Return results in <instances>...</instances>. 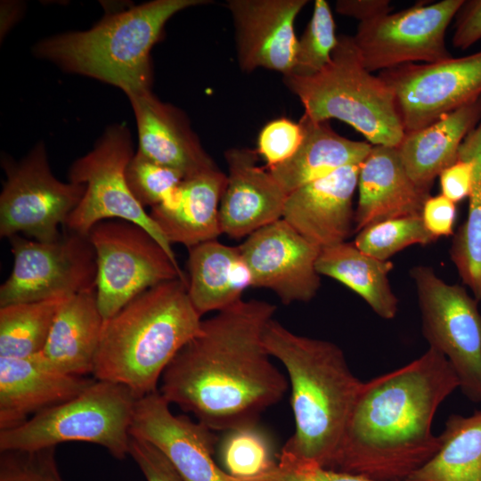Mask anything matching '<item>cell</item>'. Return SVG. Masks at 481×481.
<instances>
[{"mask_svg":"<svg viewBox=\"0 0 481 481\" xmlns=\"http://www.w3.org/2000/svg\"><path fill=\"white\" fill-rule=\"evenodd\" d=\"M275 312L269 302L240 299L202 321L164 371L160 395L211 430L256 424L288 389L263 339Z\"/></svg>","mask_w":481,"mask_h":481,"instance_id":"cell-1","label":"cell"},{"mask_svg":"<svg viewBox=\"0 0 481 481\" xmlns=\"http://www.w3.org/2000/svg\"><path fill=\"white\" fill-rule=\"evenodd\" d=\"M459 387L448 360L431 347L363 382L328 469L376 481H407L438 450L434 417Z\"/></svg>","mask_w":481,"mask_h":481,"instance_id":"cell-2","label":"cell"},{"mask_svg":"<svg viewBox=\"0 0 481 481\" xmlns=\"http://www.w3.org/2000/svg\"><path fill=\"white\" fill-rule=\"evenodd\" d=\"M264 345L289 376L295 431L278 461L328 468L342 438L362 381L333 342L298 335L273 318Z\"/></svg>","mask_w":481,"mask_h":481,"instance_id":"cell-3","label":"cell"},{"mask_svg":"<svg viewBox=\"0 0 481 481\" xmlns=\"http://www.w3.org/2000/svg\"><path fill=\"white\" fill-rule=\"evenodd\" d=\"M201 322L183 280L148 289L104 321L94 379L122 384L137 399L157 392L164 371Z\"/></svg>","mask_w":481,"mask_h":481,"instance_id":"cell-4","label":"cell"},{"mask_svg":"<svg viewBox=\"0 0 481 481\" xmlns=\"http://www.w3.org/2000/svg\"><path fill=\"white\" fill-rule=\"evenodd\" d=\"M206 0H154L105 16L87 30L57 34L33 47L37 57L61 69L121 89L127 97L151 91V51L165 24Z\"/></svg>","mask_w":481,"mask_h":481,"instance_id":"cell-5","label":"cell"},{"mask_svg":"<svg viewBox=\"0 0 481 481\" xmlns=\"http://www.w3.org/2000/svg\"><path fill=\"white\" fill-rule=\"evenodd\" d=\"M283 82L313 120H341L371 145L397 147L404 136L392 90L364 67L353 37H338L330 62L318 73L288 74Z\"/></svg>","mask_w":481,"mask_h":481,"instance_id":"cell-6","label":"cell"},{"mask_svg":"<svg viewBox=\"0 0 481 481\" xmlns=\"http://www.w3.org/2000/svg\"><path fill=\"white\" fill-rule=\"evenodd\" d=\"M137 401L126 386L94 381L77 396L45 409L21 425L0 431V452L36 451L65 442H86L123 460Z\"/></svg>","mask_w":481,"mask_h":481,"instance_id":"cell-7","label":"cell"},{"mask_svg":"<svg viewBox=\"0 0 481 481\" xmlns=\"http://www.w3.org/2000/svg\"><path fill=\"white\" fill-rule=\"evenodd\" d=\"M134 154L129 129L115 124L104 131L92 151L73 162L69 180L86 185V191L64 226L87 236L102 221L119 219L136 224L151 233L179 266L172 245L128 187L126 169Z\"/></svg>","mask_w":481,"mask_h":481,"instance_id":"cell-8","label":"cell"},{"mask_svg":"<svg viewBox=\"0 0 481 481\" xmlns=\"http://www.w3.org/2000/svg\"><path fill=\"white\" fill-rule=\"evenodd\" d=\"M87 237L96 256L95 293L104 321L153 286L178 278L188 282L159 241L136 224L102 221Z\"/></svg>","mask_w":481,"mask_h":481,"instance_id":"cell-9","label":"cell"},{"mask_svg":"<svg viewBox=\"0 0 481 481\" xmlns=\"http://www.w3.org/2000/svg\"><path fill=\"white\" fill-rule=\"evenodd\" d=\"M429 347L453 368L461 393L481 403V313L479 302L459 284H449L428 265L411 268Z\"/></svg>","mask_w":481,"mask_h":481,"instance_id":"cell-10","label":"cell"},{"mask_svg":"<svg viewBox=\"0 0 481 481\" xmlns=\"http://www.w3.org/2000/svg\"><path fill=\"white\" fill-rule=\"evenodd\" d=\"M6 180L0 195V236L23 233L52 242L79 204L86 185L59 181L51 172L46 149L38 143L18 163L3 159Z\"/></svg>","mask_w":481,"mask_h":481,"instance_id":"cell-11","label":"cell"},{"mask_svg":"<svg viewBox=\"0 0 481 481\" xmlns=\"http://www.w3.org/2000/svg\"><path fill=\"white\" fill-rule=\"evenodd\" d=\"M14 263L0 287V306L95 289L96 256L86 235L69 231L52 242L9 238Z\"/></svg>","mask_w":481,"mask_h":481,"instance_id":"cell-12","label":"cell"},{"mask_svg":"<svg viewBox=\"0 0 481 481\" xmlns=\"http://www.w3.org/2000/svg\"><path fill=\"white\" fill-rule=\"evenodd\" d=\"M464 0H443L360 22L353 40L370 71L452 58L444 36Z\"/></svg>","mask_w":481,"mask_h":481,"instance_id":"cell-13","label":"cell"},{"mask_svg":"<svg viewBox=\"0 0 481 481\" xmlns=\"http://www.w3.org/2000/svg\"><path fill=\"white\" fill-rule=\"evenodd\" d=\"M392 90L404 134L421 129L481 95V51L380 71Z\"/></svg>","mask_w":481,"mask_h":481,"instance_id":"cell-14","label":"cell"},{"mask_svg":"<svg viewBox=\"0 0 481 481\" xmlns=\"http://www.w3.org/2000/svg\"><path fill=\"white\" fill-rule=\"evenodd\" d=\"M251 287L273 291L281 303L308 302L317 294L321 249L281 218L254 232L239 246Z\"/></svg>","mask_w":481,"mask_h":481,"instance_id":"cell-15","label":"cell"},{"mask_svg":"<svg viewBox=\"0 0 481 481\" xmlns=\"http://www.w3.org/2000/svg\"><path fill=\"white\" fill-rule=\"evenodd\" d=\"M159 391L137 399L130 426L132 436L155 445L185 481H229L213 459L212 430L184 415H174Z\"/></svg>","mask_w":481,"mask_h":481,"instance_id":"cell-16","label":"cell"},{"mask_svg":"<svg viewBox=\"0 0 481 481\" xmlns=\"http://www.w3.org/2000/svg\"><path fill=\"white\" fill-rule=\"evenodd\" d=\"M307 0H228L240 68L291 72L298 44L294 21Z\"/></svg>","mask_w":481,"mask_h":481,"instance_id":"cell-17","label":"cell"},{"mask_svg":"<svg viewBox=\"0 0 481 481\" xmlns=\"http://www.w3.org/2000/svg\"><path fill=\"white\" fill-rule=\"evenodd\" d=\"M360 166L339 168L289 193L282 219L320 249L345 242L355 232Z\"/></svg>","mask_w":481,"mask_h":481,"instance_id":"cell-18","label":"cell"},{"mask_svg":"<svg viewBox=\"0 0 481 481\" xmlns=\"http://www.w3.org/2000/svg\"><path fill=\"white\" fill-rule=\"evenodd\" d=\"M224 157L228 174L219 206L222 233L248 237L282 218L288 194L269 170L257 165V151L232 148Z\"/></svg>","mask_w":481,"mask_h":481,"instance_id":"cell-19","label":"cell"},{"mask_svg":"<svg viewBox=\"0 0 481 481\" xmlns=\"http://www.w3.org/2000/svg\"><path fill=\"white\" fill-rule=\"evenodd\" d=\"M94 379L61 372L36 354L0 357V431L77 396Z\"/></svg>","mask_w":481,"mask_h":481,"instance_id":"cell-20","label":"cell"},{"mask_svg":"<svg viewBox=\"0 0 481 481\" xmlns=\"http://www.w3.org/2000/svg\"><path fill=\"white\" fill-rule=\"evenodd\" d=\"M138 133V152L184 178L216 168L183 113L151 91L128 97Z\"/></svg>","mask_w":481,"mask_h":481,"instance_id":"cell-21","label":"cell"},{"mask_svg":"<svg viewBox=\"0 0 481 481\" xmlns=\"http://www.w3.org/2000/svg\"><path fill=\"white\" fill-rule=\"evenodd\" d=\"M355 232L374 224L404 216H421L430 191L408 175L397 147L372 145L360 166Z\"/></svg>","mask_w":481,"mask_h":481,"instance_id":"cell-22","label":"cell"},{"mask_svg":"<svg viewBox=\"0 0 481 481\" xmlns=\"http://www.w3.org/2000/svg\"><path fill=\"white\" fill-rule=\"evenodd\" d=\"M226 175L218 167L184 178L149 213L167 240L191 249L222 234L219 206Z\"/></svg>","mask_w":481,"mask_h":481,"instance_id":"cell-23","label":"cell"},{"mask_svg":"<svg viewBox=\"0 0 481 481\" xmlns=\"http://www.w3.org/2000/svg\"><path fill=\"white\" fill-rule=\"evenodd\" d=\"M103 324L95 289L71 295L59 308L39 354L65 374H93Z\"/></svg>","mask_w":481,"mask_h":481,"instance_id":"cell-24","label":"cell"},{"mask_svg":"<svg viewBox=\"0 0 481 481\" xmlns=\"http://www.w3.org/2000/svg\"><path fill=\"white\" fill-rule=\"evenodd\" d=\"M481 121V95L432 124L404 134L397 146L410 177L430 191L435 179L458 156L466 136Z\"/></svg>","mask_w":481,"mask_h":481,"instance_id":"cell-25","label":"cell"},{"mask_svg":"<svg viewBox=\"0 0 481 481\" xmlns=\"http://www.w3.org/2000/svg\"><path fill=\"white\" fill-rule=\"evenodd\" d=\"M299 123L303 138L298 151L287 161L267 169L287 194L339 168L362 164L371 149L369 143L341 136L327 120L303 115Z\"/></svg>","mask_w":481,"mask_h":481,"instance_id":"cell-26","label":"cell"},{"mask_svg":"<svg viewBox=\"0 0 481 481\" xmlns=\"http://www.w3.org/2000/svg\"><path fill=\"white\" fill-rule=\"evenodd\" d=\"M187 268V292L201 316L240 301L243 291L251 286L250 273L239 246H228L216 240L189 249Z\"/></svg>","mask_w":481,"mask_h":481,"instance_id":"cell-27","label":"cell"},{"mask_svg":"<svg viewBox=\"0 0 481 481\" xmlns=\"http://www.w3.org/2000/svg\"><path fill=\"white\" fill-rule=\"evenodd\" d=\"M393 268L391 261L371 257L346 241L321 249L316 261L320 275L349 288L385 320L395 318L398 311L399 301L387 277Z\"/></svg>","mask_w":481,"mask_h":481,"instance_id":"cell-28","label":"cell"},{"mask_svg":"<svg viewBox=\"0 0 481 481\" xmlns=\"http://www.w3.org/2000/svg\"><path fill=\"white\" fill-rule=\"evenodd\" d=\"M431 459L407 481H481V410L450 415Z\"/></svg>","mask_w":481,"mask_h":481,"instance_id":"cell-29","label":"cell"},{"mask_svg":"<svg viewBox=\"0 0 481 481\" xmlns=\"http://www.w3.org/2000/svg\"><path fill=\"white\" fill-rule=\"evenodd\" d=\"M458 156L472 161L473 178L467 217L453 234L450 257L462 282L481 303V121L463 140Z\"/></svg>","mask_w":481,"mask_h":481,"instance_id":"cell-30","label":"cell"},{"mask_svg":"<svg viewBox=\"0 0 481 481\" xmlns=\"http://www.w3.org/2000/svg\"><path fill=\"white\" fill-rule=\"evenodd\" d=\"M69 297L0 306V357L21 358L41 352L54 317Z\"/></svg>","mask_w":481,"mask_h":481,"instance_id":"cell-31","label":"cell"},{"mask_svg":"<svg viewBox=\"0 0 481 481\" xmlns=\"http://www.w3.org/2000/svg\"><path fill=\"white\" fill-rule=\"evenodd\" d=\"M223 470L234 478H250L274 468L271 441L256 424L227 431L220 445Z\"/></svg>","mask_w":481,"mask_h":481,"instance_id":"cell-32","label":"cell"},{"mask_svg":"<svg viewBox=\"0 0 481 481\" xmlns=\"http://www.w3.org/2000/svg\"><path fill=\"white\" fill-rule=\"evenodd\" d=\"M436 240L426 229L421 216H411L368 226L356 233L353 243L365 254L387 261L409 246L428 245Z\"/></svg>","mask_w":481,"mask_h":481,"instance_id":"cell-33","label":"cell"},{"mask_svg":"<svg viewBox=\"0 0 481 481\" xmlns=\"http://www.w3.org/2000/svg\"><path fill=\"white\" fill-rule=\"evenodd\" d=\"M337 43L330 7L325 0H316L313 15L298 39L289 74L305 77L318 73L330 62Z\"/></svg>","mask_w":481,"mask_h":481,"instance_id":"cell-34","label":"cell"},{"mask_svg":"<svg viewBox=\"0 0 481 481\" xmlns=\"http://www.w3.org/2000/svg\"><path fill=\"white\" fill-rule=\"evenodd\" d=\"M126 178L134 197L144 208L160 204L184 179L180 172L159 165L138 151L126 167Z\"/></svg>","mask_w":481,"mask_h":481,"instance_id":"cell-35","label":"cell"},{"mask_svg":"<svg viewBox=\"0 0 481 481\" xmlns=\"http://www.w3.org/2000/svg\"><path fill=\"white\" fill-rule=\"evenodd\" d=\"M0 481H63L55 447L0 452Z\"/></svg>","mask_w":481,"mask_h":481,"instance_id":"cell-36","label":"cell"},{"mask_svg":"<svg viewBox=\"0 0 481 481\" xmlns=\"http://www.w3.org/2000/svg\"><path fill=\"white\" fill-rule=\"evenodd\" d=\"M303 138L300 123L281 118L267 123L260 131L257 153L266 163V169L290 159L298 151Z\"/></svg>","mask_w":481,"mask_h":481,"instance_id":"cell-37","label":"cell"},{"mask_svg":"<svg viewBox=\"0 0 481 481\" xmlns=\"http://www.w3.org/2000/svg\"><path fill=\"white\" fill-rule=\"evenodd\" d=\"M229 481H376L363 476L324 468L308 462H282L260 476L250 478H234Z\"/></svg>","mask_w":481,"mask_h":481,"instance_id":"cell-38","label":"cell"},{"mask_svg":"<svg viewBox=\"0 0 481 481\" xmlns=\"http://www.w3.org/2000/svg\"><path fill=\"white\" fill-rule=\"evenodd\" d=\"M129 455L147 481H185L169 460L146 440L131 436Z\"/></svg>","mask_w":481,"mask_h":481,"instance_id":"cell-39","label":"cell"},{"mask_svg":"<svg viewBox=\"0 0 481 481\" xmlns=\"http://www.w3.org/2000/svg\"><path fill=\"white\" fill-rule=\"evenodd\" d=\"M456 216V203L443 194L429 196L421 212L426 229L437 239L441 236L454 234Z\"/></svg>","mask_w":481,"mask_h":481,"instance_id":"cell-40","label":"cell"},{"mask_svg":"<svg viewBox=\"0 0 481 481\" xmlns=\"http://www.w3.org/2000/svg\"><path fill=\"white\" fill-rule=\"evenodd\" d=\"M438 176L441 194L457 204L469 198L470 194L473 163L466 157L458 156L457 159L445 167Z\"/></svg>","mask_w":481,"mask_h":481,"instance_id":"cell-41","label":"cell"},{"mask_svg":"<svg viewBox=\"0 0 481 481\" xmlns=\"http://www.w3.org/2000/svg\"><path fill=\"white\" fill-rule=\"evenodd\" d=\"M454 18V47L465 50L481 39V0L464 1Z\"/></svg>","mask_w":481,"mask_h":481,"instance_id":"cell-42","label":"cell"},{"mask_svg":"<svg viewBox=\"0 0 481 481\" xmlns=\"http://www.w3.org/2000/svg\"><path fill=\"white\" fill-rule=\"evenodd\" d=\"M337 12L357 19L360 22L373 20L390 12L387 0H338Z\"/></svg>","mask_w":481,"mask_h":481,"instance_id":"cell-43","label":"cell"},{"mask_svg":"<svg viewBox=\"0 0 481 481\" xmlns=\"http://www.w3.org/2000/svg\"><path fill=\"white\" fill-rule=\"evenodd\" d=\"M21 4L17 2L4 1L1 4V38L18 20L21 12Z\"/></svg>","mask_w":481,"mask_h":481,"instance_id":"cell-44","label":"cell"}]
</instances>
